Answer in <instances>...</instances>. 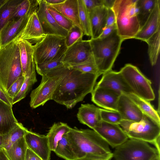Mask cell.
<instances>
[{"label": "cell", "instance_id": "1", "mask_svg": "<svg viewBox=\"0 0 160 160\" xmlns=\"http://www.w3.org/2000/svg\"><path fill=\"white\" fill-rule=\"evenodd\" d=\"M99 76L69 67L67 74L54 92L52 100L68 109H71L91 93Z\"/></svg>", "mask_w": 160, "mask_h": 160}, {"label": "cell", "instance_id": "2", "mask_svg": "<svg viewBox=\"0 0 160 160\" xmlns=\"http://www.w3.org/2000/svg\"><path fill=\"white\" fill-rule=\"evenodd\" d=\"M77 158L90 154L111 159L113 154L109 145L96 131L89 129L71 128L66 134Z\"/></svg>", "mask_w": 160, "mask_h": 160}, {"label": "cell", "instance_id": "3", "mask_svg": "<svg viewBox=\"0 0 160 160\" xmlns=\"http://www.w3.org/2000/svg\"><path fill=\"white\" fill-rule=\"evenodd\" d=\"M90 41L94 62L100 75L112 70L123 41L117 30L106 37L91 38Z\"/></svg>", "mask_w": 160, "mask_h": 160}, {"label": "cell", "instance_id": "4", "mask_svg": "<svg viewBox=\"0 0 160 160\" xmlns=\"http://www.w3.org/2000/svg\"><path fill=\"white\" fill-rule=\"evenodd\" d=\"M137 1L115 0L112 8L115 16L117 33L123 41L134 38L140 29Z\"/></svg>", "mask_w": 160, "mask_h": 160}, {"label": "cell", "instance_id": "5", "mask_svg": "<svg viewBox=\"0 0 160 160\" xmlns=\"http://www.w3.org/2000/svg\"><path fill=\"white\" fill-rule=\"evenodd\" d=\"M22 76L20 51L15 40L0 49V84L7 92Z\"/></svg>", "mask_w": 160, "mask_h": 160}, {"label": "cell", "instance_id": "6", "mask_svg": "<svg viewBox=\"0 0 160 160\" xmlns=\"http://www.w3.org/2000/svg\"><path fill=\"white\" fill-rule=\"evenodd\" d=\"M69 69V67L63 64L42 76L39 85L30 94V107L35 108L52 100L54 92L67 74Z\"/></svg>", "mask_w": 160, "mask_h": 160}, {"label": "cell", "instance_id": "7", "mask_svg": "<svg viewBox=\"0 0 160 160\" xmlns=\"http://www.w3.org/2000/svg\"><path fill=\"white\" fill-rule=\"evenodd\" d=\"M119 125L129 139L152 144L155 140L160 136V124L144 114L139 122L122 120Z\"/></svg>", "mask_w": 160, "mask_h": 160}, {"label": "cell", "instance_id": "8", "mask_svg": "<svg viewBox=\"0 0 160 160\" xmlns=\"http://www.w3.org/2000/svg\"><path fill=\"white\" fill-rule=\"evenodd\" d=\"M65 37L47 34L40 42L33 45L35 64L58 59L64 54L68 48Z\"/></svg>", "mask_w": 160, "mask_h": 160}, {"label": "cell", "instance_id": "9", "mask_svg": "<svg viewBox=\"0 0 160 160\" xmlns=\"http://www.w3.org/2000/svg\"><path fill=\"white\" fill-rule=\"evenodd\" d=\"M113 154L115 160H150L160 155L156 149L148 143L129 138L115 148Z\"/></svg>", "mask_w": 160, "mask_h": 160}, {"label": "cell", "instance_id": "10", "mask_svg": "<svg viewBox=\"0 0 160 160\" xmlns=\"http://www.w3.org/2000/svg\"><path fill=\"white\" fill-rule=\"evenodd\" d=\"M119 72L133 93L149 102L155 99L151 81L137 67L127 64Z\"/></svg>", "mask_w": 160, "mask_h": 160}, {"label": "cell", "instance_id": "11", "mask_svg": "<svg viewBox=\"0 0 160 160\" xmlns=\"http://www.w3.org/2000/svg\"><path fill=\"white\" fill-rule=\"evenodd\" d=\"M93 60L90 40L82 39L68 48L62 62L67 66L71 67Z\"/></svg>", "mask_w": 160, "mask_h": 160}, {"label": "cell", "instance_id": "12", "mask_svg": "<svg viewBox=\"0 0 160 160\" xmlns=\"http://www.w3.org/2000/svg\"><path fill=\"white\" fill-rule=\"evenodd\" d=\"M93 130L113 148L122 144L129 139L119 124L110 123L102 121Z\"/></svg>", "mask_w": 160, "mask_h": 160}, {"label": "cell", "instance_id": "13", "mask_svg": "<svg viewBox=\"0 0 160 160\" xmlns=\"http://www.w3.org/2000/svg\"><path fill=\"white\" fill-rule=\"evenodd\" d=\"M36 13L45 35H54L66 37L68 31L59 25L48 10V5L44 0H39Z\"/></svg>", "mask_w": 160, "mask_h": 160}, {"label": "cell", "instance_id": "14", "mask_svg": "<svg viewBox=\"0 0 160 160\" xmlns=\"http://www.w3.org/2000/svg\"><path fill=\"white\" fill-rule=\"evenodd\" d=\"M91 93L92 101L97 105L104 109L117 111L121 94L111 89L96 85Z\"/></svg>", "mask_w": 160, "mask_h": 160}, {"label": "cell", "instance_id": "15", "mask_svg": "<svg viewBox=\"0 0 160 160\" xmlns=\"http://www.w3.org/2000/svg\"><path fill=\"white\" fill-rule=\"evenodd\" d=\"M30 15L11 19L3 26L0 30V49L17 39Z\"/></svg>", "mask_w": 160, "mask_h": 160}, {"label": "cell", "instance_id": "16", "mask_svg": "<svg viewBox=\"0 0 160 160\" xmlns=\"http://www.w3.org/2000/svg\"><path fill=\"white\" fill-rule=\"evenodd\" d=\"M24 138L28 148L42 160H50L51 151L47 135H39L28 130Z\"/></svg>", "mask_w": 160, "mask_h": 160}, {"label": "cell", "instance_id": "17", "mask_svg": "<svg viewBox=\"0 0 160 160\" xmlns=\"http://www.w3.org/2000/svg\"><path fill=\"white\" fill-rule=\"evenodd\" d=\"M96 86L113 90L120 94L133 93L119 72L112 70L104 73Z\"/></svg>", "mask_w": 160, "mask_h": 160}, {"label": "cell", "instance_id": "18", "mask_svg": "<svg viewBox=\"0 0 160 160\" xmlns=\"http://www.w3.org/2000/svg\"><path fill=\"white\" fill-rule=\"evenodd\" d=\"M36 11L29 16L24 29L16 40H25L32 45L40 42L45 37Z\"/></svg>", "mask_w": 160, "mask_h": 160}, {"label": "cell", "instance_id": "19", "mask_svg": "<svg viewBox=\"0 0 160 160\" xmlns=\"http://www.w3.org/2000/svg\"><path fill=\"white\" fill-rule=\"evenodd\" d=\"M117 111L122 120L139 122L142 119L143 113L128 95H120L118 103Z\"/></svg>", "mask_w": 160, "mask_h": 160}, {"label": "cell", "instance_id": "20", "mask_svg": "<svg viewBox=\"0 0 160 160\" xmlns=\"http://www.w3.org/2000/svg\"><path fill=\"white\" fill-rule=\"evenodd\" d=\"M78 120L93 130L98 126L102 120L100 108L92 104H82L77 114Z\"/></svg>", "mask_w": 160, "mask_h": 160}, {"label": "cell", "instance_id": "21", "mask_svg": "<svg viewBox=\"0 0 160 160\" xmlns=\"http://www.w3.org/2000/svg\"><path fill=\"white\" fill-rule=\"evenodd\" d=\"M160 1L158 0L149 18L134 38L145 42L160 29Z\"/></svg>", "mask_w": 160, "mask_h": 160}, {"label": "cell", "instance_id": "22", "mask_svg": "<svg viewBox=\"0 0 160 160\" xmlns=\"http://www.w3.org/2000/svg\"><path fill=\"white\" fill-rule=\"evenodd\" d=\"M108 9L103 6L96 7L89 12L91 30V38H98L104 28Z\"/></svg>", "mask_w": 160, "mask_h": 160}, {"label": "cell", "instance_id": "23", "mask_svg": "<svg viewBox=\"0 0 160 160\" xmlns=\"http://www.w3.org/2000/svg\"><path fill=\"white\" fill-rule=\"evenodd\" d=\"M19 47L23 75L35 71L36 67L33 57V45L24 40H16Z\"/></svg>", "mask_w": 160, "mask_h": 160}, {"label": "cell", "instance_id": "24", "mask_svg": "<svg viewBox=\"0 0 160 160\" xmlns=\"http://www.w3.org/2000/svg\"><path fill=\"white\" fill-rule=\"evenodd\" d=\"M12 108L0 99V134L8 133L19 123L13 114Z\"/></svg>", "mask_w": 160, "mask_h": 160}, {"label": "cell", "instance_id": "25", "mask_svg": "<svg viewBox=\"0 0 160 160\" xmlns=\"http://www.w3.org/2000/svg\"><path fill=\"white\" fill-rule=\"evenodd\" d=\"M50 5L82 29L78 18V0H65L60 4Z\"/></svg>", "mask_w": 160, "mask_h": 160}, {"label": "cell", "instance_id": "26", "mask_svg": "<svg viewBox=\"0 0 160 160\" xmlns=\"http://www.w3.org/2000/svg\"><path fill=\"white\" fill-rule=\"evenodd\" d=\"M71 128L67 123L61 122L55 123L50 128L46 135L51 151H54L58 142L64 134L70 131Z\"/></svg>", "mask_w": 160, "mask_h": 160}, {"label": "cell", "instance_id": "27", "mask_svg": "<svg viewBox=\"0 0 160 160\" xmlns=\"http://www.w3.org/2000/svg\"><path fill=\"white\" fill-rule=\"evenodd\" d=\"M158 0H137V17L140 29L144 25L154 9Z\"/></svg>", "mask_w": 160, "mask_h": 160}, {"label": "cell", "instance_id": "28", "mask_svg": "<svg viewBox=\"0 0 160 160\" xmlns=\"http://www.w3.org/2000/svg\"><path fill=\"white\" fill-rule=\"evenodd\" d=\"M128 95L143 114L160 124L159 112L154 109L149 101L139 97L133 93Z\"/></svg>", "mask_w": 160, "mask_h": 160}, {"label": "cell", "instance_id": "29", "mask_svg": "<svg viewBox=\"0 0 160 160\" xmlns=\"http://www.w3.org/2000/svg\"><path fill=\"white\" fill-rule=\"evenodd\" d=\"M28 148L23 137L13 144L8 150L3 149L10 160H24Z\"/></svg>", "mask_w": 160, "mask_h": 160}, {"label": "cell", "instance_id": "30", "mask_svg": "<svg viewBox=\"0 0 160 160\" xmlns=\"http://www.w3.org/2000/svg\"><path fill=\"white\" fill-rule=\"evenodd\" d=\"M148 46V53L151 65H156L160 52V29H159L146 42Z\"/></svg>", "mask_w": 160, "mask_h": 160}, {"label": "cell", "instance_id": "31", "mask_svg": "<svg viewBox=\"0 0 160 160\" xmlns=\"http://www.w3.org/2000/svg\"><path fill=\"white\" fill-rule=\"evenodd\" d=\"M39 3V0H22L17 7L11 19L31 15L37 10Z\"/></svg>", "mask_w": 160, "mask_h": 160}, {"label": "cell", "instance_id": "32", "mask_svg": "<svg viewBox=\"0 0 160 160\" xmlns=\"http://www.w3.org/2000/svg\"><path fill=\"white\" fill-rule=\"evenodd\" d=\"M22 0H7L0 8V30L11 19L18 5Z\"/></svg>", "mask_w": 160, "mask_h": 160}, {"label": "cell", "instance_id": "33", "mask_svg": "<svg viewBox=\"0 0 160 160\" xmlns=\"http://www.w3.org/2000/svg\"><path fill=\"white\" fill-rule=\"evenodd\" d=\"M66 134L58 142L54 151L58 156L66 160H75L77 158L67 138Z\"/></svg>", "mask_w": 160, "mask_h": 160}, {"label": "cell", "instance_id": "34", "mask_svg": "<svg viewBox=\"0 0 160 160\" xmlns=\"http://www.w3.org/2000/svg\"><path fill=\"white\" fill-rule=\"evenodd\" d=\"M28 129L21 123L8 133L4 134L5 140L4 148L8 150L13 144L20 138L24 137Z\"/></svg>", "mask_w": 160, "mask_h": 160}, {"label": "cell", "instance_id": "35", "mask_svg": "<svg viewBox=\"0 0 160 160\" xmlns=\"http://www.w3.org/2000/svg\"><path fill=\"white\" fill-rule=\"evenodd\" d=\"M21 88L18 94L12 99V104L19 102L24 98L32 86L37 82L36 71L26 75Z\"/></svg>", "mask_w": 160, "mask_h": 160}, {"label": "cell", "instance_id": "36", "mask_svg": "<svg viewBox=\"0 0 160 160\" xmlns=\"http://www.w3.org/2000/svg\"><path fill=\"white\" fill-rule=\"evenodd\" d=\"M78 18L79 23L84 34L88 36L91 35L89 12L82 0H78Z\"/></svg>", "mask_w": 160, "mask_h": 160}, {"label": "cell", "instance_id": "37", "mask_svg": "<svg viewBox=\"0 0 160 160\" xmlns=\"http://www.w3.org/2000/svg\"><path fill=\"white\" fill-rule=\"evenodd\" d=\"M47 4L48 11L57 24L63 28L69 31L74 25L72 22L50 5L48 4Z\"/></svg>", "mask_w": 160, "mask_h": 160}, {"label": "cell", "instance_id": "38", "mask_svg": "<svg viewBox=\"0 0 160 160\" xmlns=\"http://www.w3.org/2000/svg\"><path fill=\"white\" fill-rule=\"evenodd\" d=\"M63 56L55 60L35 64L36 69L38 74L42 76L48 71L62 64V60Z\"/></svg>", "mask_w": 160, "mask_h": 160}, {"label": "cell", "instance_id": "39", "mask_svg": "<svg viewBox=\"0 0 160 160\" xmlns=\"http://www.w3.org/2000/svg\"><path fill=\"white\" fill-rule=\"evenodd\" d=\"M100 115L102 121L110 123L119 125L122 120L116 111L100 108Z\"/></svg>", "mask_w": 160, "mask_h": 160}, {"label": "cell", "instance_id": "40", "mask_svg": "<svg viewBox=\"0 0 160 160\" xmlns=\"http://www.w3.org/2000/svg\"><path fill=\"white\" fill-rule=\"evenodd\" d=\"M84 35L82 30L78 26L73 25L68 31L65 38V43L67 48L69 47L77 41L82 39Z\"/></svg>", "mask_w": 160, "mask_h": 160}, {"label": "cell", "instance_id": "41", "mask_svg": "<svg viewBox=\"0 0 160 160\" xmlns=\"http://www.w3.org/2000/svg\"><path fill=\"white\" fill-rule=\"evenodd\" d=\"M85 73L97 74L101 75L99 74L94 60L82 64L69 67Z\"/></svg>", "mask_w": 160, "mask_h": 160}, {"label": "cell", "instance_id": "42", "mask_svg": "<svg viewBox=\"0 0 160 160\" xmlns=\"http://www.w3.org/2000/svg\"><path fill=\"white\" fill-rule=\"evenodd\" d=\"M24 79L25 77L23 76L19 78L13 83L7 91L8 94L11 98L13 99L19 92Z\"/></svg>", "mask_w": 160, "mask_h": 160}, {"label": "cell", "instance_id": "43", "mask_svg": "<svg viewBox=\"0 0 160 160\" xmlns=\"http://www.w3.org/2000/svg\"><path fill=\"white\" fill-rule=\"evenodd\" d=\"M88 12L93 8L103 6V0H82Z\"/></svg>", "mask_w": 160, "mask_h": 160}, {"label": "cell", "instance_id": "44", "mask_svg": "<svg viewBox=\"0 0 160 160\" xmlns=\"http://www.w3.org/2000/svg\"><path fill=\"white\" fill-rule=\"evenodd\" d=\"M0 99L8 104L12 107V99L0 84Z\"/></svg>", "mask_w": 160, "mask_h": 160}, {"label": "cell", "instance_id": "45", "mask_svg": "<svg viewBox=\"0 0 160 160\" xmlns=\"http://www.w3.org/2000/svg\"><path fill=\"white\" fill-rule=\"evenodd\" d=\"M116 18L114 12L112 8L108 9L106 23L105 28L116 23Z\"/></svg>", "mask_w": 160, "mask_h": 160}, {"label": "cell", "instance_id": "46", "mask_svg": "<svg viewBox=\"0 0 160 160\" xmlns=\"http://www.w3.org/2000/svg\"><path fill=\"white\" fill-rule=\"evenodd\" d=\"M116 29H117V26L115 23L110 26L105 28L98 38H102L106 37L110 34Z\"/></svg>", "mask_w": 160, "mask_h": 160}, {"label": "cell", "instance_id": "47", "mask_svg": "<svg viewBox=\"0 0 160 160\" xmlns=\"http://www.w3.org/2000/svg\"><path fill=\"white\" fill-rule=\"evenodd\" d=\"M24 160H42V159L28 148L26 152Z\"/></svg>", "mask_w": 160, "mask_h": 160}, {"label": "cell", "instance_id": "48", "mask_svg": "<svg viewBox=\"0 0 160 160\" xmlns=\"http://www.w3.org/2000/svg\"><path fill=\"white\" fill-rule=\"evenodd\" d=\"M75 160H110V159L101 156L88 154L82 158H77Z\"/></svg>", "mask_w": 160, "mask_h": 160}, {"label": "cell", "instance_id": "49", "mask_svg": "<svg viewBox=\"0 0 160 160\" xmlns=\"http://www.w3.org/2000/svg\"><path fill=\"white\" fill-rule=\"evenodd\" d=\"M115 0H103V5L107 9L112 8Z\"/></svg>", "mask_w": 160, "mask_h": 160}, {"label": "cell", "instance_id": "50", "mask_svg": "<svg viewBox=\"0 0 160 160\" xmlns=\"http://www.w3.org/2000/svg\"><path fill=\"white\" fill-rule=\"evenodd\" d=\"M160 154V136L158 137L154 141L152 144Z\"/></svg>", "mask_w": 160, "mask_h": 160}, {"label": "cell", "instance_id": "51", "mask_svg": "<svg viewBox=\"0 0 160 160\" xmlns=\"http://www.w3.org/2000/svg\"><path fill=\"white\" fill-rule=\"evenodd\" d=\"M46 3L49 5H55L61 3L65 0H44Z\"/></svg>", "mask_w": 160, "mask_h": 160}, {"label": "cell", "instance_id": "52", "mask_svg": "<svg viewBox=\"0 0 160 160\" xmlns=\"http://www.w3.org/2000/svg\"><path fill=\"white\" fill-rule=\"evenodd\" d=\"M0 160H10L5 153L3 149H0Z\"/></svg>", "mask_w": 160, "mask_h": 160}, {"label": "cell", "instance_id": "53", "mask_svg": "<svg viewBox=\"0 0 160 160\" xmlns=\"http://www.w3.org/2000/svg\"><path fill=\"white\" fill-rule=\"evenodd\" d=\"M5 136L0 134V149H3L4 145Z\"/></svg>", "mask_w": 160, "mask_h": 160}, {"label": "cell", "instance_id": "54", "mask_svg": "<svg viewBox=\"0 0 160 160\" xmlns=\"http://www.w3.org/2000/svg\"><path fill=\"white\" fill-rule=\"evenodd\" d=\"M150 160H160V155H157L152 158Z\"/></svg>", "mask_w": 160, "mask_h": 160}, {"label": "cell", "instance_id": "55", "mask_svg": "<svg viewBox=\"0 0 160 160\" xmlns=\"http://www.w3.org/2000/svg\"><path fill=\"white\" fill-rule=\"evenodd\" d=\"M7 0H0V8L5 3Z\"/></svg>", "mask_w": 160, "mask_h": 160}]
</instances>
